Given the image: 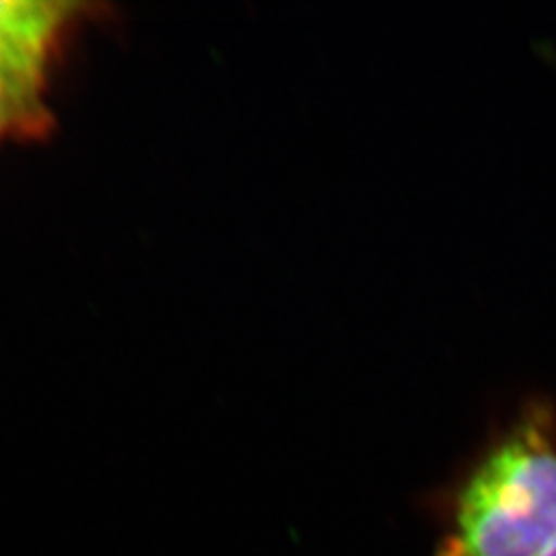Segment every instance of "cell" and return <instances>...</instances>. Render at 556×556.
Listing matches in <instances>:
<instances>
[{"mask_svg":"<svg viewBox=\"0 0 556 556\" xmlns=\"http://www.w3.org/2000/svg\"><path fill=\"white\" fill-rule=\"evenodd\" d=\"M556 538V413L532 402L464 478L438 556H542Z\"/></svg>","mask_w":556,"mask_h":556,"instance_id":"6da1fadb","label":"cell"},{"mask_svg":"<svg viewBox=\"0 0 556 556\" xmlns=\"http://www.w3.org/2000/svg\"><path fill=\"white\" fill-rule=\"evenodd\" d=\"M43 56L41 50L0 36V103L11 122L40 124Z\"/></svg>","mask_w":556,"mask_h":556,"instance_id":"7a4b0ae2","label":"cell"},{"mask_svg":"<svg viewBox=\"0 0 556 556\" xmlns=\"http://www.w3.org/2000/svg\"><path fill=\"white\" fill-rule=\"evenodd\" d=\"M71 11H75V7L68 2L0 0V36L46 52L60 23Z\"/></svg>","mask_w":556,"mask_h":556,"instance_id":"3957f363","label":"cell"},{"mask_svg":"<svg viewBox=\"0 0 556 556\" xmlns=\"http://www.w3.org/2000/svg\"><path fill=\"white\" fill-rule=\"evenodd\" d=\"M7 124H11V116H9L7 108L0 103V130H2Z\"/></svg>","mask_w":556,"mask_h":556,"instance_id":"277c9868","label":"cell"},{"mask_svg":"<svg viewBox=\"0 0 556 556\" xmlns=\"http://www.w3.org/2000/svg\"><path fill=\"white\" fill-rule=\"evenodd\" d=\"M542 556H556V538L555 542H553V544L546 548V553H544Z\"/></svg>","mask_w":556,"mask_h":556,"instance_id":"5b68a950","label":"cell"}]
</instances>
